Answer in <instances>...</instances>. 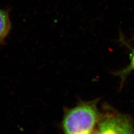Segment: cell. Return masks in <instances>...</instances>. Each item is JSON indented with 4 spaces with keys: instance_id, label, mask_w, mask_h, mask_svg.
<instances>
[{
    "instance_id": "6da1fadb",
    "label": "cell",
    "mask_w": 134,
    "mask_h": 134,
    "mask_svg": "<svg viewBox=\"0 0 134 134\" xmlns=\"http://www.w3.org/2000/svg\"><path fill=\"white\" fill-rule=\"evenodd\" d=\"M99 114L94 102H82L67 110L63 120L65 134H92Z\"/></svg>"
},
{
    "instance_id": "7a4b0ae2",
    "label": "cell",
    "mask_w": 134,
    "mask_h": 134,
    "mask_svg": "<svg viewBox=\"0 0 134 134\" xmlns=\"http://www.w3.org/2000/svg\"><path fill=\"white\" fill-rule=\"evenodd\" d=\"M92 134H134V126L125 115H107L99 119Z\"/></svg>"
},
{
    "instance_id": "3957f363",
    "label": "cell",
    "mask_w": 134,
    "mask_h": 134,
    "mask_svg": "<svg viewBox=\"0 0 134 134\" xmlns=\"http://www.w3.org/2000/svg\"><path fill=\"white\" fill-rule=\"evenodd\" d=\"M11 28L8 11L0 9V44L4 42Z\"/></svg>"
},
{
    "instance_id": "277c9868",
    "label": "cell",
    "mask_w": 134,
    "mask_h": 134,
    "mask_svg": "<svg viewBox=\"0 0 134 134\" xmlns=\"http://www.w3.org/2000/svg\"><path fill=\"white\" fill-rule=\"evenodd\" d=\"M133 71H134V49H132V52L131 54L129 64L123 70L118 72L117 75L119 76L122 80H123L130 72Z\"/></svg>"
}]
</instances>
